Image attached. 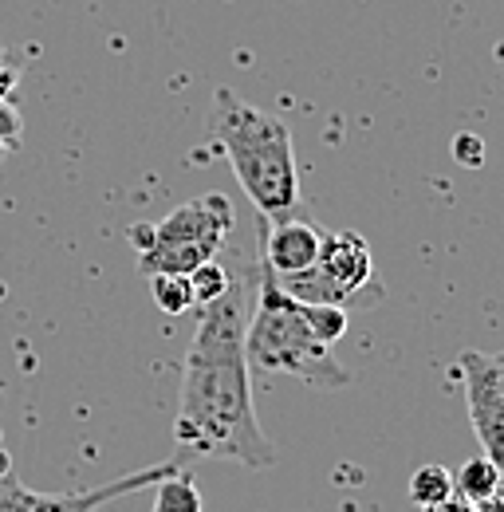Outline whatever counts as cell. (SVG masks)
I'll return each instance as SVG.
<instances>
[{"instance_id": "obj_2", "label": "cell", "mask_w": 504, "mask_h": 512, "mask_svg": "<svg viewBox=\"0 0 504 512\" xmlns=\"http://www.w3.org/2000/svg\"><path fill=\"white\" fill-rule=\"evenodd\" d=\"M209 127L217 134L241 190L249 193L256 213L276 225L304 217L300 201V174H296V150H292V127L260 107L245 103L237 91L221 87L213 95Z\"/></svg>"}, {"instance_id": "obj_5", "label": "cell", "mask_w": 504, "mask_h": 512, "mask_svg": "<svg viewBox=\"0 0 504 512\" xmlns=\"http://www.w3.org/2000/svg\"><path fill=\"white\" fill-rule=\"evenodd\" d=\"M457 375L465 383V406L469 422L477 430L481 453L497 465L504 489V351L485 355V351H461Z\"/></svg>"}, {"instance_id": "obj_12", "label": "cell", "mask_w": 504, "mask_h": 512, "mask_svg": "<svg viewBox=\"0 0 504 512\" xmlns=\"http://www.w3.org/2000/svg\"><path fill=\"white\" fill-rule=\"evenodd\" d=\"M146 280H150L154 304H158L166 316H186V312L197 308L193 288H189V276H166V272H158V276H146Z\"/></svg>"}, {"instance_id": "obj_1", "label": "cell", "mask_w": 504, "mask_h": 512, "mask_svg": "<svg viewBox=\"0 0 504 512\" xmlns=\"http://www.w3.org/2000/svg\"><path fill=\"white\" fill-rule=\"evenodd\" d=\"M249 280L252 268L245 272V280H233L225 288V296L197 308L201 316L182 367L174 442L201 457L264 469L276 461V449L260 430L252 402V371L245 359Z\"/></svg>"}, {"instance_id": "obj_18", "label": "cell", "mask_w": 504, "mask_h": 512, "mask_svg": "<svg viewBox=\"0 0 504 512\" xmlns=\"http://www.w3.org/2000/svg\"><path fill=\"white\" fill-rule=\"evenodd\" d=\"M473 512H504V489H497L493 497H485V501H477Z\"/></svg>"}, {"instance_id": "obj_10", "label": "cell", "mask_w": 504, "mask_h": 512, "mask_svg": "<svg viewBox=\"0 0 504 512\" xmlns=\"http://www.w3.org/2000/svg\"><path fill=\"white\" fill-rule=\"evenodd\" d=\"M300 312H304L308 331H312L323 347H335L347 335V327H351V312L347 308H335V304H300Z\"/></svg>"}, {"instance_id": "obj_3", "label": "cell", "mask_w": 504, "mask_h": 512, "mask_svg": "<svg viewBox=\"0 0 504 512\" xmlns=\"http://www.w3.org/2000/svg\"><path fill=\"white\" fill-rule=\"evenodd\" d=\"M252 280H256V312L245 327L249 371L288 375L315 390H343L351 383V371L331 355V347H323L308 331L300 304L280 292V284L264 260L252 268Z\"/></svg>"}, {"instance_id": "obj_8", "label": "cell", "mask_w": 504, "mask_h": 512, "mask_svg": "<svg viewBox=\"0 0 504 512\" xmlns=\"http://www.w3.org/2000/svg\"><path fill=\"white\" fill-rule=\"evenodd\" d=\"M323 233L315 229L308 217H292V221H276L260 229V260L268 264L272 276H296L308 272L319 256Z\"/></svg>"}, {"instance_id": "obj_13", "label": "cell", "mask_w": 504, "mask_h": 512, "mask_svg": "<svg viewBox=\"0 0 504 512\" xmlns=\"http://www.w3.org/2000/svg\"><path fill=\"white\" fill-rule=\"evenodd\" d=\"M453 497V473L445 465H422L414 477H410V501L414 505H441Z\"/></svg>"}, {"instance_id": "obj_14", "label": "cell", "mask_w": 504, "mask_h": 512, "mask_svg": "<svg viewBox=\"0 0 504 512\" xmlns=\"http://www.w3.org/2000/svg\"><path fill=\"white\" fill-rule=\"evenodd\" d=\"M233 284V276L225 272V264L221 260H205L201 268H193L189 272V288H193V300H197V308H205V304H213L217 296H225V288Z\"/></svg>"}, {"instance_id": "obj_19", "label": "cell", "mask_w": 504, "mask_h": 512, "mask_svg": "<svg viewBox=\"0 0 504 512\" xmlns=\"http://www.w3.org/2000/svg\"><path fill=\"white\" fill-rule=\"evenodd\" d=\"M8 473H12V457L4 449V438H0V477H8Z\"/></svg>"}, {"instance_id": "obj_11", "label": "cell", "mask_w": 504, "mask_h": 512, "mask_svg": "<svg viewBox=\"0 0 504 512\" xmlns=\"http://www.w3.org/2000/svg\"><path fill=\"white\" fill-rule=\"evenodd\" d=\"M201 509H205V505H201V493H197V485L189 481L182 469L158 481L154 512H201Z\"/></svg>"}, {"instance_id": "obj_15", "label": "cell", "mask_w": 504, "mask_h": 512, "mask_svg": "<svg viewBox=\"0 0 504 512\" xmlns=\"http://www.w3.org/2000/svg\"><path fill=\"white\" fill-rule=\"evenodd\" d=\"M453 158H457V166H465V170H481V166H485V138H477V134H457V138H453Z\"/></svg>"}, {"instance_id": "obj_4", "label": "cell", "mask_w": 504, "mask_h": 512, "mask_svg": "<svg viewBox=\"0 0 504 512\" xmlns=\"http://www.w3.org/2000/svg\"><path fill=\"white\" fill-rule=\"evenodd\" d=\"M233 229V201L225 193L189 197L162 221L130 225V245L138 253L142 276H189L205 260H217Z\"/></svg>"}, {"instance_id": "obj_7", "label": "cell", "mask_w": 504, "mask_h": 512, "mask_svg": "<svg viewBox=\"0 0 504 512\" xmlns=\"http://www.w3.org/2000/svg\"><path fill=\"white\" fill-rule=\"evenodd\" d=\"M312 268L327 280V288L335 292V304L347 308V312L355 304H363V300H378L382 296V284L375 280L371 245H367V237H359L351 229L323 233L319 256H315Z\"/></svg>"}, {"instance_id": "obj_17", "label": "cell", "mask_w": 504, "mask_h": 512, "mask_svg": "<svg viewBox=\"0 0 504 512\" xmlns=\"http://www.w3.org/2000/svg\"><path fill=\"white\" fill-rule=\"evenodd\" d=\"M422 512H473V505H465L461 497H449V501H441V505H426Z\"/></svg>"}, {"instance_id": "obj_16", "label": "cell", "mask_w": 504, "mask_h": 512, "mask_svg": "<svg viewBox=\"0 0 504 512\" xmlns=\"http://www.w3.org/2000/svg\"><path fill=\"white\" fill-rule=\"evenodd\" d=\"M16 87H20V64L0 48V103H12Z\"/></svg>"}, {"instance_id": "obj_6", "label": "cell", "mask_w": 504, "mask_h": 512, "mask_svg": "<svg viewBox=\"0 0 504 512\" xmlns=\"http://www.w3.org/2000/svg\"><path fill=\"white\" fill-rule=\"evenodd\" d=\"M182 465L178 461H166V465H150V469H138L130 477H119L111 485H99V489H87V493H36L28 485H20L12 473L0 477V512H99L103 505L130 497L138 489H150L158 485L162 477L178 473Z\"/></svg>"}, {"instance_id": "obj_9", "label": "cell", "mask_w": 504, "mask_h": 512, "mask_svg": "<svg viewBox=\"0 0 504 512\" xmlns=\"http://www.w3.org/2000/svg\"><path fill=\"white\" fill-rule=\"evenodd\" d=\"M501 489V473H497V465L481 453V457H469L457 473H453V497H461L465 505H477V501H485V497H493Z\"/></svg>"}]
</instances>
